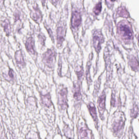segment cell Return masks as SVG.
I'll use <instances>...</instances> for the list:
<instances>
[{"label": "cell", "instance_id": "obj_1", "mask_svg": "<svg viewBox=\"0 0 139 139\" xmlns=\"http://www.w3.org/2000/svg\"><path fill=\"white\" fill-rule=\"evenodd\" d=\"M119 31L120 35L125 40H129L132 38V34L128 25L125 24H121L119 26Z\"/></svg>", "mask_w": 139, "mask_h": 139}, {"label": "cell", "instance_id": "obj_2", "mask_svg": "<svg viewBox=\"0 0 139 139\" xmlns=\"http://www.w3.org/2000/svg\"><path fill=\"white\" fill-rule=\"evenodd\" d=\"M104 41L103 36L100 31H96L93 36V45L96 50L99 52L101 49V45Z\"/></svg>", "mask_w": 139, "mask_h": 139}, {"label": "cell", "instance_id": "obj_3", "mask_svg": "<svg viewBox=\"0 0 139 139\" xmlns=\"http://www.w3.org/2000/svg\"><path fill=\"white\" fill-rule=\"evenodd\" d=\"M56 55L55 52H54L52 49H48L47 52H46L43 54V60L44 63L49 67H52L54 64V61L55 59Z\"/></svg>", "mask_w": 139, "mask_h": 139}, {"label": "cell", "instance_id": "obj_4", "mask_svg": "<svg viewBox=\"0 0 139 139\" xmlns=\"http://www.w3.org/2000/svg\"><path fill=\"white\" fill-rule=\"evenodd\" d=\"M125 125V121L122 117H120V119L116 120L113 122L112 126L113 132L116 135H119L121 131L123 129Z\"/></svg>", "mask_w": 139, "mask_h": 139}, {"label": "cell", "instance_id": "obj_5", "mask_svg": "<svg viewBox=\"0 0 139 139\" xmlns=\"http://www.w3.org/2000/svg\"><path fill=\"white\" fill-rule=\"evenodd\" d=\"M67 91L66 89H63L59 92V96L58 98V104L62 109L67 107Z\"/></svg>", "mask_w": 139, "mask_h": 139}, {"label": "cell", "instance_id": "obj_6", "mask_svg": "<svg viewBox=\"0 0 139 139\" xmlns=\"http://www.w3.org/2000/svg\"><path fill=\"white\" fill-rule=\"evenodd\" d=\"M105 98L106 95L104 92H103L102 94L99 98L98 100V108L99 112L102 118L103 116V114L104 111L105 110Z\"/></svg>", "mask_w": 139, "mask_h": 139}, {"label": "cell", "instance_id": "obj_7", "mask_svg": "<svg viewBox=\"0 0 139 139\" xmlns=\"http://www.w3.org/2000/svg\"><path fill=\"white\" fill-rule=\"evenodd\" d=\"M81 22V16L80 13L78 11H75L72 13V16L71 25L73 28H77L79 27Z\"/></svg>", "mask_w": 139, "mask_h": 139}, {"label": "cell", "instance_id": "obj_8", "mask_svg": "<svg viewBox=\"0 0 139 139\" xmlns=\"http://www.w3.org/2000/svg\"><path fill=\"white\" fill-rule=\"evenodd\" d=\"M33 8L34 10H33L31 12V17L35 21L37 22H40L42 18L41 11L37 7H34Z\"/></svg>", "mask_w": 139, "mask_h": 139}, {"label": "cell", "instance_id": "obj_9", "mask_svg": "<svg viewBox=\"0 0 139 139\" xmlns=\"http://www.w3.org/2000/svg\"><path fill=\"white\" fill-rule=\"evenodd\" d=\"M26 49L29 53L32 54H35L34 50V40L32 37H29L25 43Z\"/></svg>", "mask_w": 139, "mask_h": 139}, {"label": "cell", "instance_id": "obj_10", "mask_svg": "<svg viewBox=\"0 0 139 139\" xmlns=\"http://www.w3.org/2000/svg\"><path fill=\"white\" fill-rule=\"evenodd\" d=\"M88 109H89V111L90 113L91 116H92V118H93L94 122H95V125L97 126L96 128H98V118H97V115L96 110L94 104H93L91 102L89 103L88 105Z\"/></svg>", "mask_w": 139, "mask_h": 139}, {"label": "cell", "instance_id": "obj_11", "mask_svg": "<svg viewBox=\"0 0 139 139\" xmlns=\"http://www.w3.org/2000/svg\"><path fill=\"white\" fill-rule=\"evenodd\" d=\"M2 26L3 27L4 32H5L7 36H9L11 33V28L10 22L8 19H5L2 22Z\"/></svg>", "mask_w": 139, "mask_h": 139}, {"label": "cell", "instance_id": "obj_12", "mask_svg": "<svg viewBox=\"0 0 139 139\" xmlns=\"http://www.w3.org/2000/svg\"><path fill=\"white\" fill-rule=\"evenodd\" d=\"M15 59L17 64H20L22 66L25 65V62L22 56L21 50L17 51L15 53Z\"/></svg>", "mask_w": 139, "mask_h": 139}, {"label": "cell", "instance_id": "obj_13", "mask_svg": "<svg viewBox=\"0 0 139 139\" xmlns=\"http://www.w3.org/2000/svg\"><path fill=\"white\" fill-rule=\"evenodd\" d=\"M42 103L46 107H50L52 105V102L51 101L50 95L49 94L46 95H42L41 96Z\"/></svg>", "mask_w": 139, "mask_h": 139}, {"label": "cell", "instance_id": "obj_14", "mask_svg": "<svg viewBox=\"0 0 139 139\" xmlns=\"http://www.w3.org/2000/svg\"><path fill=\"white\" fill-rule=\"evenodd\" d=\"M89 131L87 129L82 128L80 129V139H90L89 137Z\"/></svg>", "mask_w": 139, "mask_h": 139}, {"label": "cell", "instance_id": "obj_15", "mask_svg": "<svg viewBox=\"0 0 139 139\" xmlns=\"http://www.w3.org/2000/svg\"><path fill=\"white\" fill-rule=\"evenodd\" d=\"M81 93L80 88L78 86L74 87V97L75 100H79L80 99Z\"/></svg>", "mask_w": 139, "mask_h": 139}, {"label": "cell", "instance_id": "obj_16", "mask_svg": "<svg viewBox=\"0 0 139 139\" xmlns=\"http://www.w3.org/2000/svg\"><path fill=\"white\" fill-rule=\"evenodd\" d=\"M63 29L62 27H58L57 29L58 40V43H62L63 40Z\"/></svg>", "mask_w": 139, "mask_h": 139}, {"label": "cell", "instance_id": "obj_17", "mask_svg": "<svg viewBox=\"0 0 139 139\" xmlns=\"http://www.w3.org/2000/svg\"><path fill=\"white\" fill-rule=\"evenodd\" d=\"M102 9V3L101 2H99L97 4L95 7L93 8V11L95 14L98 15L101 11Z\"/></svg>", "mask_w": 139, "mask_h": 139}, {"label": "cell", "instance_id": "obj_18", "mask_svg": "<svg viewBox=\"0 0 139 139\" xmlns=\"http://www.w3.org/2000/svg\"><path fill=\"white\" fill-rule=\"evenodd\" d=\"M138 106L136 105L135 106L134 108L131 111V116L132 118H135L137 116V115L138 114Z\"/></svg>", "mask_w": 139, "mask_h": 139}, {"label": "cell", "instance_id": "obj_19", "mask_svg": "<svg viewBox=\"0 0 139 139\" xmlns=\"http://www.w3.org/2000/svg\"><path fill=\"white\" fill-rule=\"evenodd\" d=\"M9 75L11 79L14 78V71L10 69L9 70Z\"/></svg>", "mask_w": 139, "mask_h": 139}, {"label": "cell", "instance_id": "obj_20", "mask_svg": "<svg viewBox=\"0 0 139 139\" xmlns=\"http://www.w3.org/2000/svg\"><path fill=\"white\" fill-rule=\"evenodd\" d=\"M14 16V19L15 21L19 20V18H20V15H19V13L16 12L15 13Z\"/></svg>", "mask_w": 139, "mask_h": 139}, {"label": "cell", "instance_id": "obj_21", "mask_svg": "<svg viewBox=\"0 0 139 139\" xmlns=\"http://www.w3.org/2000/svg\"><path fill=\"white\" fill-rule=\"evenodd\" d=\"M38 37L39 40H41L40 41L41 43H44V40H43L44 39H43V36L41 35V34H39Z\"/></svg>", "mask_w": 139, "mask_h": 139}]
</instances>
